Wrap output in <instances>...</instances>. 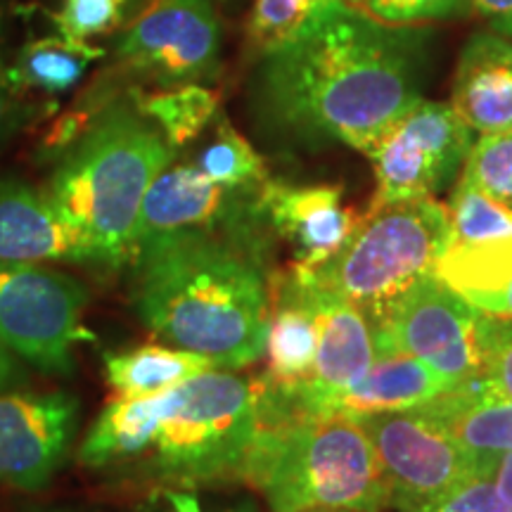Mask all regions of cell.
I'll return each mask as SVG.
<instances>
[{"instance_id": "obj_33", "label": "cell", "mask_w": 512, "mask_h": 512, "mask_svg": "<svg viewBox=\"0 0 512 512\" xmlns=\"http://www.w3.org/2000/svg\"><path fill=\"white\" fill-rule=\"evenodd\" d=\"M472 10L489 24V31L512 41V0H472Z\"/></svg>"}, {"instance_id": "obj_28", "label": "cell", "mask_w": 512, "mask_h": 512, "mask_svg": "<svg viewBox=\"0 0 512 512\" xmlns=\"http://www.w3.org/2000/svg\"><path fill=\"white\" fill-rule=\"evenodd\" d=\"M363 15L392 27H432L470 17L472 0H344Z\"/></svg>"}, {"instance_id": "obj_38", "label": "cell", "mask_w": 512, "mask_h": 512, "mask_svg": "<svg viewBox=\"0 0 512 512\" xmlns=\"http://www.w3.org/2000/svg\"><path fill=\"white\" fill-rule=\"evenodd\" d=\"M57 512H60V510H57Z\"/></svg>"}, {"instance_id": "obj_22", "label": "cell", "mask_w": 512, "mask_h": 512, "mask_svg": "<svg viewBox=\"0 0 512 512\" xmlns=\"http://www.w3.org/2000/svg\"><path fill=\"white\" fill-rule=\"evenodd\" d=\"M432 273L467 302L501 292L512 278V240L460 242L451 238Z\"/></svg>"}, {"instance_id": "obj_3", "label": "cell", "mask_w": 512, "mask_h": 512, "mask_svg": "<svg viewBox=\"0 0 512 512\" xmlns=\"http://www.w3.org/2000/svg\"><path fill=\"white\" fill-rule=\"evenodd\" d=\"M254 437L252 382L211 368L166 392L114 396L76 448V460L107 484L192 491L245 482Z\"/></svg>"}, {"instance_id": "obj_9", "label": "cell", "mask_w": 512, "mask_h": 512, "mask_svg": "<svg viewBox=\"0 0 512 512\" xmlns=\"http://www.w3.org/2000/svg\"><path fill=\"white\" fill-rule=\"evenodd\" d=\"M475 145V131L451 102L422 98L368 152L375 190L368 209L432 200L453 188Z\"/></svg>"}, {"instance_id": "obj_5", "label": "cell", "mask_w": 512, "mask_h": 512, "mask_svg": "<svg viewBox=\"0 0 512 512\" xmlns=\"http://www.w3.org/2000/svg\"><path fill=\"white\" fill-rule=\"evenodd\" d=\"M245 484L273 512H387L389 486L351 415L256 425Z\"/></svg>"}, {"instance_id": "obj_13", "label": "cell", "mask_w": 512, "mask_h": 512, "mask_svg": "<svg viewBox=\"0 0 512 512\" xmlns=\"http://www.w3.org/2000/svg\"><path fill=\"white\" fill-rule=\"evenodd\" d=\"M259 192L230 190L214 183L195 162H171L155 178L140 207L133 249L140 242L181 230L230 228L261 221Z\"/></svg>"}, {"instance_id": "obj_19", "label": "cell", "mask_w": 512, "mask_h": 512, "mask_svg": "<svg viewBox=\"0 0 512 512\" xmlns=\"http://www.w3.org/2000/svg\"><path fill=\"white\" fill-rule=\"evenodd\" d=\"M448 382L437 370L413 356L377 358L368 375L332 401L330 415H368L411 411L444 394Z\"/></svg>"}, {"instance_id": "obj_27", "label": "cell", "mask_w": 512, "mask_h": 512, "mask_svg": "<svg viewBox=\"0 0 512 512\" xmlns=\"http://www.w3.org/2000/svg\"><path fill=\"white\" fill-rule=\"evenodd\" d=\"M460 176L512 207V128L479 136Z\"/></svg>"}, {"instance_id": "obj_24", "label": "cell", "mask_w": 512, "mask_h": 512, "mask_svg": "<svg viewBox=\"0 0 512 512\" xmlns=\"http://www.w3.org/2000/svg\"><path fill=\"white\" fill-rule=\"evenodd\" d=\"M192 162L204 176L230 190L259 192L268 181L264 157L221 112L214 119L211 140Z\"/></svg>"}, {"instance_id": "obj_7", "label": "cell", "mask_w": 512, "mask_h": 512, "mask_svg": "<svg viewBox=\"0 0 512 512\" xmlns=\"http://www.w3.org/2000/svg\"><path fill=\"white\" fill-rule=\"evenodd\" d=\"M88 290L46 264L0 261V342L46 375H72L74 349L93 342Z\"/></svg>"}, {"instance_id": "obj_36", "label": "cell", "mask_w": 512, "mask_h": 512, "mask_svg": "<svg viewBox=\"0 0 512 512\" xmlns=\"http://www.w3.org/2000/svg\"><path fill=\"white\" fill-rule=\"evenodd\" d=\"M162 494L166 501H169L171 512H202L200 501H197V496L192 494V491L166 489V491H162Z\"/></svg>"}, {"instance_id": "obj_20", "label": "cell", "mask_w": 512, "mask_h": 512, "mask_svg": "<svg viewBox=\"0 0 512 512\" xmlns=\"http://www.w3.org/2000/svg\"><path fill=\"white\" fill-rule=\"evenodd\" d=\"M216 368L209 358L162 344H145L117 354H105L102 370L114 396H152L190 377Z\"/></svg>"}, {"instance_id": "obj_34", "label": "cell", "mask_w": 512, "mask_h": 512, "mask_svg": "<svg viewBox=\"0 0 512 512\" xmlns=\"http://www.w3.org/2000/svg\"><path fill=\"white\" fill-rule=\"evenodd\" d=\"M29 387V370L24 368L22 358L0 342V394L17 392V389Z\"/></svg>"}, {"instance_id": "obj_14", "label": "cell", "mask_w": 512, "mask_h": 512, "mask_svg": "<svg viewBox=\"0 0 512 512\" xmlns=\"http://www.w3.org/2000/svg\"><path fill=\"white\" fill-rule=\"evenodd\" d=\"M268 228L292 247V271L313 273L347 245L361 214L344 204L342 185L268 181L259 190Z\"/></svg>"}, {"instance_id": "obj_35", "label": "cell", "mask_w": 512, "mask_h": 512, "mask_svg": "<svg viewBox=\"0 0 512 512\" xmlns=\"http://www.w3.org/2000/svg\"><path fill=\"white\" fill-rule=\"evenodd\" d=\"M470 304L475 306L477 311L486 313V316L512 318V278L501 292L484 294V297H475V299H470Z\"/></svg>"}, {"instance_id": "obj_25", "label": "cell", "mask_w": 512, "mask_h": 512, "mask_svg": "<svg viewBox=\"0 0 512 512\" xmlns=\"http://www.w3.org/2000/svg\"><path fill=\"white\" fill-rule=\"evenodd\" d=\"M451 238L460 242L512 240V207L460 176L448 197Z\"/></svg>"}, {"instance_id": "obj_29", "label": "cell", "mask_w": 512, "mask_h": 512, "mask_svg": "<svg viewBox=\"0 0 512 512\" xmlns=\"http://www.w3.org/2000/svg\"><path fill=\"white\" fill-rule=\"evenodd\" d=\"M479 377L491 392L512 401V318H477Z\"/></svg>"}, {"instance_id": "obj_6", "label": "cell", "mask_w": 512, "mask_h": 512, "mask_svg": "<svg viewBox=\"0 0 512 512\" xmlns=\"http://www.w3.org/2000/svg\"><path fill=\"white\" fill-rule=\"evenodd\" d=\"M448 240L446 204L434 197L389 204L363 211L354 235L330 261L313 273H294L370 313L432 273Z\"/></svg>"}, {"instance_id": "obj_15", "label": "cell", "mask_w": 512, "mask_h": 512, "mask_svg": "<svg viewBox=\"0 0 512 512\" xmlns=\"http://www.w3.org/2000/svg\"><path fill=\"white\" fill-rule=\"evenodd\" d=\"M0 261L100 264V254L48 202L22 181H0Z\"/></svg>"}, {"instance_id": "obj_32", "label": "cell", "mask_w": 512, "mask_h": 512, "mask_svg": "<svg viewBox=\"0 0 512 512\" xmlns=\"http://www.w3.org/2000/svg\"><path fill=\"white\" fill-rule=\"evenodd\" d=\"M432 512H512V508L498 494L494 477H470Z\"/></svg>"}, {"instance_id": "obj_37", "label": "cell", "mask_w": 512, "mask_h": 512, "mask_svg": "<svg viewBox=\"0 0 512 512\" xmlns=\"http://www.w3.org/2000/svg\"><path fill=\"white\" fill-rule=\"evenodd\" d=\"M494 484L498 494L503 496V501L512 508V451L501 460V465L494 472Z\"/></svg>"}, {"instance_id": "obj_1", "label": "cell", "mask_w": 512, "mask_h": 512, "mask_svg": "<svg viewBox=\"0 0 512 512\" xmlns=\"http://www.w3.org/2000/svg\"><path fill=\"white\" fill-rule=\"evenodd\" d=\"M430 38V27H392L335 0L297 38L256 57V128L287 150L347 145L368 155L425 98Z\"/></svg>"}, {"instance_id": "obj_17", "label": "cell", "mask_w": 512, "mask_h": 512, "mask_svg": "<svg viewBox=\"0 0 512 512\" xmlns=\"http://www.w3.org/2000/svg\"><path fill=\"white\" fill-rule=\"evenodd\" d=\"M318 347V323L309 287L292 271L275 273L264 342L266 370L256 389L285 394L309 382Z\"/></svg>"}, {"instance_id": "obj_2", "label": "cell", "mask_w": 512, "mask_h": 512, "mask_svg": "<svg viewBox=\"0 0 512 512\" xmlns=\"http://www.w3.org/2000/svg\"><path fill=\"white\" fill-rule=\"evenodd\" d=\"M266 219L230 228L181 230L131 254V304L159 342L242 370L264 356L271 290Z\"/></svg>"}, {"instance_id": "obj_26", "label": "cell", "mask_w": 512, "mask_h": 512, "mask_svg": "<svg viewBox=\"0 0 512 512\" xmlns=\"http://www.w3.org/2000/svg\"><path fill=\"white\" fill-rule=\"evenodd\" d=\"M335 0H252L245 41L254 60L268 50L285 46Z\"/></svg>"}, {"instance_id": "obj_8", "label": "cell", "mask_w": 512, "mask_h": 512, "mask_svg": "<svg viewBox=\"0 0 512 512\" xmlns=\"http://www.w3.org/2000/svg\"><path fill=\"white\" fill-rule=\"evenodd\" d=\"M366 316L377 358L399 354L420 358L451 389L479 375V311L434 273L422 275L399 297Z\"/></svg>"}, {"instance_id": "obj_31", "label": "cell", "mask_w": 512, "mask_h": 512, "mask_svg": "<svg viewBox=\"0 0 512 512\" xmlns=\"http://www.w3.org/2000/svg\"><path fill=\"white\" fill-rule=\"evenodd\" d=\"M38 114V105L29 102V95L19 91V86L12 79L10 64H5L0 53V147L22 131L29 121H34Z\"/></svg>"}, {"instance_id": "obj_21", "label": "cell", "mask_w": 512, "mask_h": 512, "mask_svg": "<svg viewBox=\"0 0 512 512\" xmlns=\"http://www.w3.org/2000/svg\"><path fill=\"white\" fill-rule=\"evenodd\" d=\"M105 50L88 41H76L69 36L34 38L19 48L15 62L10 64L12 79L19 91L27 95H62L72 91Z\"/></svg>"}, {"instance_id": "obj_30", "label": "cell", "mask_w": 512, "mask_h": 512, "mask_svg": "<svg viewBox=\"0 0 512 512\" xmlns=\"http://www.w3.org/2000/svg\"><path fill=\"white\" fill-rule=\"evenodd\" d=\"M131 0H62L53 15L57 34L88 41L107 34L124 19V10Z\"/></svg>"}, {"instance_id": "obj_23", "label": "cell", "mask_w": 512, "mask_h": 512, "mask_svg": "<svg viewBox=\"0 0 512 512\" xmlns=\"http://www.w3.org/2000/svg\"><path fill=\"white\" fill-rule=\"evenodd\" d=\"M138 107L162 128V133L176 150L188 145L219 117V93L204 83L138 91L133 88Z\"/></svg>"}, {"instance_id": "obj_10", "label": "cell", "mask_w": 512, "mask_h": 512, "mask_svg": "<svg viewBox=\"0 0 512 512\" xmlns=\"http://www.w3.org/2000/svg\"><path fill=\"white\" fill-rule=\"evenodd\" d=\"M221 46L214 0H150L121 31L114 55L126 72L174 88L219 79Z\"/></svg>"}, {"instance_id": "obj_12", "label": "cell", "mask_w": 512, "mask_h": 512, "mask_svg": "<svg viewBox=\"0 0 512 512\" xmlns=\"http://www.w3.org/2000/svg\"><path fill=\"white\" fill-rule=\"evenodd\" d=\"M79 399L67 392L0 394V484L38 494L53 482L79 432Z\"/></svg>"}, {"instance_id": "obj_16", "label": "cell", "mask_w": 512, "mask_h": 512, "mask_svg": "<svg viewBox=\"0 0 512 512\" xmlns=\"http://www.w3.org/2000/svg\"><path fill=\"white\" fill-rule=\"evenodd\" d=\"M413 411L463 451L477 477H494L496 467L512 451V401L491 392L479 375Z\"/></svg>"}, {"instance_id": "obj_4", "label": "cell", "mask_w": 512, "mask_h": 512, "mask_svg": "<svg viewBox=\"0 0 512 512\" xmlns=\"http://www.w3.org/2000/svg\"><path fill=\"white\" fill-rule=\"evenodd\" d=\"M176 147L131 93L102 102L83 133L60 152L46 183L57 214L95 247L102 266L131 261L140 207Z\"/></svg>"}, {"instance_id": "obj_18", "label": "cell", "mask_w": 512, "mask_h": 512, "mask_svg": "<svg viewBox=\"0 0 512 512\" xmlns=\"http://www.w3.org/2000/svg\"><path fill=\"white\" fill-rule=\"evenodd\" d=\"M451 105L479 136L512 128V41L477 31L460 50Z\"/></svg>"}, {"instance_id": "obj_11", "label": "cell", "mask_w": 512, "mask_h": 512, "mask_svg": "<svg viewBox=\"0 0 512 512\" xmlns=\"http://www.w3.org/2000/svg\"><path fill=\"white\" fill-rule=\"evenodd\" d=\"M356 420L375 448L389 501L399 512H432L451 491L477 477L463 451L413 408L356 415Z\"/></svg>"}]
</instances>
